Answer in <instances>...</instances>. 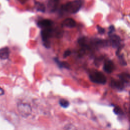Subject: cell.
Wrapping results in <instances>:
<instances>
[{"mask_svg":"<svg viewBox=\"0 0 130 130\" xmlns=\"http://www.w3.org/2000/svg\"><path fill=\"white\" fill-rule=\"evenodd\" d=\"M82 5L81 0H76L69 2L61 7V10L71 14L76 13L80 9Z\"/></svg>","mask_w":130,"mask_h":130,"instance_id":"6da1fadb","label":"cell"},{"mask_svg":"<svg viewBox=\"0 0 130 130\" xmlns=\"http://www.w3.org/2000/svg\"><path fill=\"white\" fill-rule=\"evenodd\" d=\"M89 79L92 82L104 84L106 82V76L99 71H94L89 74Z\"/></svg>","mask_w":130,"mask_h":130,"instance_id":"7a4b0ae2","label":"cell"},{"mask_svg":"<svg viewBox=\"0 0 130 130\" xmlns=\"http://www.w3.org/2000/svg\"><path fill=\"white\" fill-rule=\"evenodd\" d=\"M53 30L50 27L49 28H44L41 31V37L43 42V45L46 48H49L50 47V43L49 41L50 38L52 36Z\"/></svg>","mask_w":130,"mask_h":130,"instance_id":"3957f363","label":"cell"},{"mask_svg":"<svg viewBox=\"0 0 130 130\" xmlns=\"http://www.w3.org/2000/svg\"><path fill=\"white\" fill-rule=\"evenodd\" d=\"M18 111L22 117H27L31 114V109L28 104L21 103L18 105Z\"/></svg>","mask_w":130,"mask_h":130,"instance_id":"277c9868","label":"cell"},{"mask_svg":"<svg viewBox=\"0 0 130 130\" xmlns=\"http://www.w3.org/2000/svg\"><path fill=\"white\" fill-rule=\"evenodd\" d=\"M114 69L113 62L111 60L106 61L104 64L103 69L104 71L108 74L112 73Z\"/></svg>","mask_w":130,"mask_h":130,"instance_id":"5b68a950","label":"cell"},{"mask_svg":"<svg viewBox=\"0 0 130 130\" xmlns=\"http://www.w3.org/2000/svg\"><path fill=\"white\" fill-rule=\"evenodd\" d=\"M58 5V0H48L47 7L49 10L51 12L56 11Z\"/></svg>","mask_w":130,"mask_h":130,"instance_id":"8992f818","label":"cell"},{"mask_svg":"<svg viewBox=\"0 0 130 130\" xmlns=\"http://www.w3.org/2000/svg\"><path fill=\"white\" fill-rule=\"evenodd\" d=\"M52 24L53 22L49 19H43L39 21L38 22V26L43 28L50 27Z\"/></svg>","mask_w":130,"mask_h":130,"instance_id":"52a82bcc","label":"cell"},{"mask_svg":"<svg viewBox=\"0 0 130 130\" xmlns=\"http://www.w3.org/2000/svg\"><path fill=\"white\" fill-rule=\"evenodd\" d=\"M110 85L112 87L120 90H122L124 87L123 82L122 80L120 81L115 79L112 80L111 81Z\"/></svg>","mask_w":130,"mask_h":130,"instance_id":"ba28073f","label":"cell"},{"mask_svg":"<svg viewBox=\"0 0 130 130\" xmlns=\"http://www.w3.org/2000/svg\"><path fill=\"white\" fill-rule=\"evenodd\" d=\"M76 23L75 21L71 18H66L62 22V25L64 27H67L69 28H73L76 26Z\"/></svg>","mask_w":130,"mask_h":130,"instance_id":"9c48e42d","label":"cell"},{"mask_svg":"<svg viewBox=\"0 0 130 130\" xmlns=\"http://www.w3.org/2000/svg\"><path fill=\"white\" fill-rule=\"evenodd\" d=\"M10 54V50L8 47H3L0 49V59H6Z\"/></svg>","mask_w":130,"mask_h":130,"instance_id":"30bf717a","label":"cell"},{"mask_svg":"<svg viewBox=\"0 0 130 130\" xmlns=\"http://www.w3.org/2000/svg\"><path fill=\"white\" fill-rule=\"evenodd\" d=\"M110 41L112 45L114 47H118L120 43V38L116 35H113L110 36Z\"/></svg>","mask_w":130,"mask_h":130,"instance_id":"8fae6325","label":"cell"},{"mask_svg":"<svg viewBox=\"0 0 130 130\" xmlns=\"http://www.w3.org/2000/svg\"><path fill=\"white\" fill-rule=\"evenodd\" d=\"M54 60L60 68H66L68 69H70V64L68 62L65 61H60L57 58H55Z\"/></svg>","mask_w":130,"mask_h":130,"instance_id":"7c38bea8","label":"cell"},{"mask_svg":"<svg viewBox=\"0 0 130 130\" xmlns=\"http://www.w3.org/2000/svg\"><path fill=\"white\" fill-rule=\"evenodd\" d=\"M35 6L37 10L38 11L42 12H44L45 11V7L44 5L42 3L37 2L36 3Z\"/></svg>","mask_w":130,"mask_h":130,"instance_id":"4fadbf2b","label":"cell"},{"mask_svg":"<svg viewBox=\"0 0 130 130\" xmlns=\"http://www.w3.org/2000/svg\"><path fill=\"white\" fill-rule=\"evenodd\" d=\"M59 104L61 107L64 108H66L68 107L70 105V103L69 102V101L64 99H60L59 101Z\"/></svg>","mask_w":130,"mask_h":130,"instance_id":"5bb4252c","label":"cell"},{"mask_svg":"<svg viewBox=\"0 0 130 130\" xmlns=\"http://www.w3.org/2000/svg\"><path fill=\"white\" fill-rule=\"evenodd\" d=\"M113 111L116 114H122V111L121 108H119V107H115Z\"/></svg>","mask_w":130,"mask_h":130,"instance_id":"9a60e30c","label":"cell"},{"mask_svg":"<svg viewBox=\"0 0 130 130\" xmlns=\"http://www.w3.org/2000/svg\"><path fill=\"white\" fill-rule=\"evenodd\" d=\"M71 54V51L70 50H67L66 51H65L64 52L63 54V56L64 58H66L68 56H70Z\"/></svg>","mask_w":130,"mask_h":130,"instance_id":"2e32d148","label":"cell"},{"mask_svg":"<svg viewBox=\"0 0 130 130\" xmlns=\"http://www.w3.org/2000/svg\"><path fill=\"white\" fill-rule=\"evenodd\" d=\"M97 28H98V31L100 34H104V33L105 29L103 28H102V27H100V26H98Z\"/></svg>","mask_w":130,"mask_h":130,"instance_id":"e0dca14e","label":"cell"},{"mask_svg":"<svg viewBox=\"0 0 130 130\" xmlns=\"http://www.w3.org/2000/svg\"><path fill=\"white\" fill-rule=\"evenodd\" d=\"M109 33H112L114 30V27L113 25H111L110 27H109Z\"/></svg>","mask_w":130,"mask_h":130,"instance_id":"ac0fdd59","label":"cell"},{"mask_svg":"<svg viewBox=\"0 0 130 130\" xmlns=\"http://www.w3.org/2000/svg\"><path fill=\"white\" fill-rule=\"evenodd\" d=\"M4 91L3 89L0 87V95L4 94Z\"/></svg>","mask_w":130,"mask_h":130,"instance_id":"d6986e66","label":"cell"},{"mask_svg":"<svg viewBox=\"0 0 130 130\" xmlns=\"http://www.w3.org/2000/svg\"><path fill=\"white\" fill-rule=\"evenodd\" d=\"M26 1H27V0H21V1L23 2H25Z\"/></svg>","mask_w":130,"mask_h":130,"instance_id":"ffe728a7","label":"cell"},{"mask_svg":"<svg viewBox=\"0 0 130 130\" xmlns=\"http://www.w3.org/2000/svg\"><path fill=\"white\" fill-rule=\"evenodd\" d=\"M129 93H130V92H129Z\"/></svg>","mask_w":130,"mask_h":130,"instance_id":"44dd1931","label":"cell"}]
</instances>
